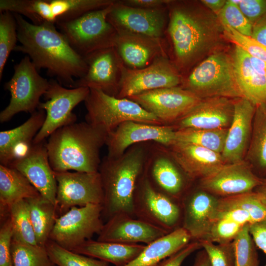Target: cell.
<instances>
[{"mask_svg":"<svg viewBox=\"0 0 266 266\" xmlns=\"http://www.w3.org/2000/svg\"><path fill=\"white\" fill-rule=\"evenodd\" d=\"M167 7L165 38L170 44V60L183 76L216 45L223 28L216 16L195 2L169 0Z\"/></svg>","mask_w":266,"mask_h":266,"instance_id":"obj_1","label":"cell"},{"mask_svg":"<svg viewBox=\"0 0 266 266\" xmlns=\"http://www.w3.org/2000/svg\"><path fill=\"white\" fill-rule=\"evenodd\" d=\"M13 14L20 43L14 51L27 54L37 70L46 69L61 85L71 88L75 80L87 72L85 58L73 49L55 24L35 25Z\"/></svg>","mask_w":266,"mask_h":266,"instance_id":"obj_2","label":"cell"},{"mask_svg":"<svg viewBox=\"0 0 266 266\" xmlns=\"http://www.w3.org/2000/svg\"><path fill=\"white\" fill-rule=\"evenodd\" d=\"M108 134L87 122L74 123L53 132L46 143L55 172H98L100 151Z\"/></svg>","mask_w":266,"mask_h":266,"instance_id":"obj_3","label":"cell"},{"mask_svg":"<svg viewBox=\"0 0 266 266\" xmlns=\"http://www.w3.org/2000/svg\"><path fill=\"white\" fill-rule=\"evenodd\" d=\"M144 156L142 149L134 148L116 158L107 157L100 165L104 192L102 216L107 220L118 215L135 217L134 195L143 174Z\"/></svg>","mask_w":266,"mask_h":266,"instance_id":"obj_4","label":"cell"},{"mask_svg":"<svg viewBox=\"0 0 266 266\" xmlns=\"http://www.w3.org/2000/svg\"><path fill=\"white\" fill-rule=\"evenodd\" d=\"M181 85L201 99L213 97L242 98L233 58L223 52L213 53L194 67L183 77Z\"/></svg>","mask_w":266,"mask_h":266,"instance_id":"obj_5","label":"cell"},{"mask_svg":"<svg viewBox=\"0 0 266 266\" xmlns=\"http://www.w3.org/2000/svg\"><path fill=\"white\" fill-rule=\"evenodd\" d=\"M84 101L86 122L108 134L127 121L161 125L154 114L128 98H118L103 91L90 89Z\"/></svg>","mask_w":266,"mask_h":266,"instance_id":"obj_6","label":"cell"},{"mask_svg":"<svg viewBox=\"0 0 266 266\" xmlns=\"http://www.w3.org/2000/svg\"><path fill=\"white\" fill-rule=\"evenodd\" d=\"M112 4L57 23L56 27L73 49L84 57L96 51L114 47L117 32L107 20Z\"/></svg>","mask_w":266,"mask_h":266,"instance_id":"obj_7","label":"cell"},{"mask_svg":"<svg viewBox=\"0 0 266 266\" xmlns=\"http://www.w3.org/2000/svg\"><path fill=\"white\" fill-rule=\"evenodd\" d=\"M116 0H0V12L9 11L40 25L75 19L87 12L106 7Z\"/></svg>","mask_w":266,"mask_h":266,"instance_id":"obj_8","label":"cell"},{"mask_svg":"<svg viewBox=\"0 0 266 266\" xmlns=\"http://www.w3.org/2000/svg\"><path fill=\"white\" fill-rule=\"evenodd\" d=\"M14 70L13 76L4 85L5 89L10 92V99L0 113V123L9 121L21 112L33 113L49 87V81L40 75L28 56L14 66Z\"/></svg>","mask_w":266,"mask_h":266,"instance_id":"obj_9","label":"cell"},{"mask_svg":"<svg viewBox=\"0 0 266 266\" xmlns=\"http://www.w3.org/2000/svg\"><path fill=\"white\" fill-rule=\"evenodd\" d=\"M133 210L135 217L167 233L182 227L180 201L156 189L143 173L136 186Z\"/></svg>","mask_w":266,"mask_h":266,"instance_id":"obj_10","label":"cell"},{"mask_svg":"<svg viewBox=\"0 0 266 266\" xmlns=\"http://www.w3.org/2000/svg\"><path fill=\"white\" fill-rule=\"evenodd\" d=\"M102 205L73 207L57 217L49 239L72 251L101 232Z\"/></svg>","mask_w":266,"mask_h":266,"instance_id":"obj_11","label":"cell"},{"mask_svg":"<svg viewBox=\"0 0 266 266\" xmlns=\"http://www.w3.org/2000/svg\"><path fill=\"white\" fill-rule=\"evenodd\" d=\"M90 91L87 87L66 88L58 81L49 80V87L43 95L46 101L40 102L37 108L45 111V120L33 144L40 143L57 129L75 123L77 116L72 110L85 101Z\"/></svg>","mask_w":266,"mask_h":266,"instance_id":"obj_12","label":"cell"},{"mask_svg":"<svg viewBox=\"0 0 266 266\" xmlns=\"http://www.w3.org/2000/svg\"><path fill=\"white\" fill-rule=\"evenodd\" d=\"M121 77L117 98H128L163 88L179 87L183 76L168 56L156 59L147 66L131 69L121 63Z\"/></svg>","mask_w":266,"mask_h":266,"instance_id":"obj_13","label":"cell"},{"mask_svg":"<svg viewBox=\"0 0 266 266\" xmlns=\"http://www.w3.org/2000/svg\"><path fill=\"white\" fill-rule=\"evenodd\" d=\"M54 174L57 184V209L61 215L73 207L102 205L104 192L99 171H54Z\"/></svg>","mask_w":266,"mask_h":266,"instance_id":"obj_14","label":"cell"},{"mask_svg":"<svg viewBox=\"0 0 266 266\" xmlns=\"http://www.w3.org/2000/svg\"><path fill=\"white\" fill-rule=\"evenodd\" d=\"M117 32L165 38L168 20L167 7L143 9L125 5L116 0L107 16Z\"/></svg>","mask_w":266,"mask_h":266,"instance_id":"obj_15","label":"cell"},{"mask_svg":"<svg viewBox=\"0 0 266 266\" xmlns=\"http://www.w3.org/2000/svg\"><path fill=\"white\" fill-rule=\"evenodd\" d=\"M128 99L154 114L163 124L178 121L201 100L191 91L179 86L160 88Z\"/></svg>","mask_w":266,"mask_h":266,"instance_id":"obj_16","label":"cell"},{"mask_svg":"<svg viewBox=\"0 0 266 266\" xmlns=\"http://www.w3.org/2000/svg\"><path fill=\"white\" fill-rule=\"evenodd\" d=\"M84 58L88 65L87 72L75 80L71 88L98 89L116 97L121 77L122 60L115 48L99 50Z\"/></svg>","mask_w":266,"mask_h":266,"instance_id":"obj_17","label":"cell"},{"mask_svg":"<svg viewBox=\"0 0 266 266\" xmlns=\"http://www.w3.org/2000/svg\"><path fill=\"white\" fill-rule=\"evenodd\" d=\"M263 181L243 160L224 164L212 174L200 179V187L222 198L253 191Z\"/></svg>","mask_w":266,"mask_h":266,"instance_id":"obj_18","label":"cell"},{"mask_svg":"<svg viewBox=\"0 0 266 266\" xmlns=\"http://www.w3.org/2000/svg\"><path fill=\"white\" fill-rule=\"evenodd\" d=\"M175 130L172 126L157 125L127 121L119 125L107 135L109 158L122 156L128 147L136 143L155 141L166 145H171L176 141Z\"/></svg>","mask_w":266,"mask_h":266,"instance_id":"obj_19","label":"cell"},{"mask_svg":"<svg viewBox=\"0 0 266 266\" xmlns=\"http://www.w3.org/2000/svg\"><path fill=\"white\" fill-rule=\"evenodd\" d=\"M45 140L33 144L24 154L9 165L21 172L40 195L57 207V184L49 161Z\"/></svg>","mask_w":266,"mask_h":266,"instance_id":"obj_20","label":"cell"},{"mask_svg":"<svg viewBox=\"0 0 266 266\" xmlns=\"http://www.w3.org/2000/svg\"><path fill=\"white\" fill-rule=\"evenodd\" d=\"M219 198L201 189L184 195L180 203L182 209V227L192 240H206L216 220Z\"/></svg>","mask_w":266,"mask_h":266,"instance_id":"obj_21","label":"cell"},{"mask_svg":"<svg viewBox=\"0 0 266 266\" xmlns=\"http://www.w3.org/2000/svg\"><path fill=\"white\" fill-rule=\"evenodd\" d=\"M114 47L124 66L131 69L145 67L160 57L168 56L165 37L117 32Z\"/></svg>","mask_w":266,"mask_h":266,"instance_id":"obj_22","label":"cell"},{"mask_svg":"<svg viewBox=\"0 0 266 266\" xmlns=\"http://www.w3.org/2000/svg\"><path fill=\"white\" fill-rule=\"evenodd\" d=\"M234 112L221 154L225 164L241 161L251 136L256 106L244 98L233 100Z\"/></svg>","mask_w":266,"mask_h":266,"instance_id":"obj_23","label":"cell"},{"mask_svg":"<svg viewBox=\"0 0 266 266\" xmlns=\"http://www.w3.org/2000/svg\"><path fill=\"white\" fill-rule=\"evenodd\" d=\"M168 233L141 219L127 215H116L106 221L97 240L147 245Z\"/></svg>","mask_w":266,"mask_h":266,"instance_id":"obj_24","label":"cell"},{"mask_svg":"<svg viewBox=\"0 0 266 266\" xmlns=\"http://www.w3.org/2000/svg\"><path fill=\"white\" fill-rule=\"evenodd\" d=\"M233 112V100L232 99L223 97L202 99L189 113L178 120V129H228Z\"/></svg>","mask_w":266,"mask_h":266,"instance_id":"obj_25","label":"cell"},{"mask_svg":"<svg viewBox=\"0 0 266 266\" xmlns=\"http://www.w3.org/2000/svg\"><path fill=\"white\" fill-rule=\"evenodd\" d=\"M171 146L174 159L190 180L203 178L225 164L221 154L197 145L175 141Z\"/></svg>","mask_w":266,"mask_h":266,"instance_id":"obj_26","label":"cell"},{"mask_svg":"<svg viewBox=\"0 0 266 266\" xmlns=\"http://www.w3.org/2000/svg\"><path fill=\"white\" fill-rule=\"evenodd\" d=\"M45 118V111L38 109L20 126L0 132V165L9 166L12 162L28 151Z\"/></svg>","mask_w":266,"mask_h":266,"instance_id":"obj_27","label":"cell"},{"mask_svg":"<svg viewBox=\"0 0 266 266\" xmlns=\"http://www.w3.org/2000/svg\"><path fill=\"white\" fill-rule=\"evenodd\" d=\"M236 82L242 98L255 106L266 103V77L251 65L249 55L235 45L232 57Z\"/></svg>","mask_w":266,"mask_h":266,"instance_id":"obj_28","label":"cell"},{"mask_svg":"<svg viewBox=\"0 0 266 266\" xmlns=\"http://www.w3.org/2000/svg\"><path fill=\"white\" fill-rule=\"evenodd\" d=\"M145 246L143 244H125L90 239L72 251L110 263L115 266H125L133 261Z\"/></svg>","mask_w":266,"mask_h":266,"instance_id":"obj_29","label":"cell"},{"mask_svg":"<svg viewBox=\"0 0 266 266\" xmlns=\"http://www.w3.org/2000/svg\"><path fill=\"white\" fill-rule=\"evenodd\" d=\"M40 194L28 179L16 169L0 165V218L9 215L14 203L39 196Z\"/></svg>","mask_w":266,"mask_h":266,"instance_id":"obj_30","label":"cell"},{"mask_svg":"<svg viewBox=\"0 0 266 266\" xmlns=\"http://www.w3.org/2000/svg\"><path fill=\"white\" fill-rule=\"evenodd\" d=\"M191 240L189 233L180 227L145 245L141 253L125 266H154L181 249Z\"/></svg>","mask_w":266,"mask_h":266,"instance_id":"obj_31","label":"cell"},{"mask_svg":"<svg viewBox=\"0 0 266 266\" xmlns=\"http://www.w3.org/2000/svg\"><path fill=\"white\" fill-rule=\"evenodd\" d=\"M150 174V177L145 175L156 189L180 201L185 187V179L172 162L166 158H158L154 162Z\"/></svg>","mask_w":266,"mask_h":266,"instance_id":"obj_32","label":"cell"},{"mask_svg":"<svg viewBox=\"0 0 266 266\" xmlns=\"http://www.w3.org/2000/svg\"><path fill=\"white\" fill-rule=\"evenodd\" d=\"M26 200L37 244L45 247L57 218V207L41 195Z\"/></svg>","mask_w":266,"mask_h":266,"instance_id":"obj_33","label":"cell"},{"mask_svg":"<svg viewBox=\"0 0 266 266\" xmlns=\"http://www.w3.org/2000/svg\"><path fill=\"white\" fill-rule=\"evenodd\" d=\"M247 157L256 166L266 169V103L256 106Z\"/></svg>","mask_w":266,"mask_h":266,"instance_id":"obj_34","label":"cell"},{"mask_svg":"<svg viewBox=\"0 0 266 266\" xmlns=\"http://www.w3.org/2000/svg\"><path fill=\"white\" fill-rule=\"evenodd\" d=\"M228 129H178L175 131L176 141L189 143L222 154Z\"/></svg>","mask_w":266,"mask_h":266,"instance_id":"obj_35","label":"cell"},{"mask_svg":"<svg viewBox=\"0 0 266 266\" xmlns=\"http://www.w3.org/2000/svg\"><path fill=\"white\" fill-rule=\"evenodd\" d=\"M9 216L13 227V238L23 243L37 245L27 200L13 203L9 208Z\"/></svg>","mask_w":266,"mask_h":266,"instance_id":"obj_36","label":"cell"},{"mask_svg":"<svg viewBox=\"0 0 266 266\" xmlns=\"http://www.w3.org/2000/svg\"><path fill=\"white\" fill-rule=\"evenodd\" d=\"M12 266H55L45 247L33 245L13 238L11 245Z\"/></svg>","mask_w":266,"mask_h":266,"instance_id":"obj_37","label":"cell"},{"mask_svg":"<svg viewBox=\"0 0 266 266\" xmlns=\"http://www.w3.org/2000/svg\"><path fill=\"white\" fill-rule=\"evenodd\" d=\"M218 206L236 208L247 212L250 215L253 224L266 219V208L256 192L219 198Z\"/></svg>","mask_w":266,"mask_h":266,"instance_id":"obj_38","label":"cell"},{"mask_svg":"<svg viewBox=\"0 0 266 266\" xmlns=\"http://www.w3.org/2000/svg\"><path fill=\"white\" fill-rule=\"evenodd\" d=\"M48 256L57 266H107V263L77 253L49 240L45 245Z\"/></svg>","mask_w":266,"mask_h":266,"instance_id":"obj_39","label":"cell"},{"mask_svg":"<svg viewBox=\"0 0 266 266\" xmlns=\"http://www.w3.org/2000/svg\"><path fill=\"white\" fill-rule=\"evenodd\" d=\"M0 80L11 52L18 41L17 22L13 13L0 12Z\"/></svg>","mask_w":266,"mask_h":266,"instance_id":"obj_40","label":"cell"},{"mask_svg":"<svg viewBox=\"0 0 266 266\" xmlns=\"http://www.w3.org/2000/svg\"><path fill=\"white\" fill-rule=\"evenodd\" d=\"M232 243L235 266H259L256 246L249 232V225L242 228Z\"/></svg>","mask_w":266,"mask_h":266,"instance_id":"obj_41","label":"cell"},{"mask_svg":"<svg viewBox=\"0 0 266 266\" xmlns=\"http://www.w3.org/2000/svg\"><path fill=\"white\" fill-rule=\"evenodd\" d=\"M216 16L222 26H228L244 35L251 36L253 25L233 0H227Z\"/></svg>","mask_w":266,"mask_h":266,"instance_id":"obj_42","label":"cell"},{"mask_svg":"<svg viewBox=\"0 0 266 266\" xmlns=\"http://www.w3.org/2000/svg\"><path fill=\"white\" fill-rule=\"evenodd\" d=\"M225 37L250 56L266 62V46L251 36L244 35L228 26H222Z\"/></svg>","mask_w":266,"mask_h":266,"instance_id":"obj_43","label":"cell"},{"mask_svg":"<svg viewBox=\"0 0 266 266\" xmlns=\"http://www.w3.org/2000/svg\"><path fill=\"white\" fill-rule=\"evenodd\" d=\"M199 242L206 252L211 266H235L232 242L217 244L208 240Z\"/></svg>","mask_w":266,"mask_h":266,"instance_id":"obj_44","label":"cell"},{"mask_svg":"<svg viewBox=\"0 0 266 266\" xmlns=\"http://www.w3.org/2000/svg\"><path fill=\"white\" fill-rule=\"evenodd\" d=\"M244 226L229 219H217L204 240L216 243L232 242Z\"/></svg>","mask_w":266,"mask_h":266,"instance_id":"obj_45","label":"cell"},{"mask_svg":"<svg viewBox=\"0 0 266 266\" xmlns=\"http://www.w3.org/2000/svg\"><path fill=\"white\" fill-rule=\"evenodd\" d=\"M4 219L0 229V266H12L13 227L9 216Z\"/></svg>","mask_w":266,"mask_h":266,"instance_id":"obj_46","label":"cell"},{"mask_svg":"<svg viewBox=\"0 0 266 266\" xmlns=\"http://www.w3.org/2000/svg\"><path fill=\"white\" fill-rule=\"evenodd\" d=\"M253 25L266 16V0H233Z\"/></svg>","mask_w":266,"mask_h":266,"instance_id":"obj_47","label":"cell"},{"mask_svg":"<svg viewBox=\"0 0 266 266\" xmlns=\"http://www.w3.org/2000/svg\"><path fill=\"white\" fill-rule=\"evenodd\" d=\"M202 248L198 241H192L180 250L154 266H181L184 261L194 252Z\"/></svg>","mask_w":266,"mask_h":266,"instance_id":"obj_48","label":"cell"},{"mask_svg":"<svg viewBox=\"0 0 266 266\" xmlns=\"http://www.w3.org/2000/svg\"><path fill=\"white\" fill-rule=\"evenodd\" d=\"M249 232L256 246L266 255V219L250 225Z\"/></svg>","mask_w":266,"mask_h":266,"instance_id":"obj_49","label":"cell"},{"mask_svg":"<svg viewBox=\"0 0 266 266\" xmlns=\"http://www.w3.org/2000/svg\"><path fill=\"white\" fill-rule=\"evenodd\" d=\"M123 4L139 8L153 9L166 6L169 0H119Z\"/></svg>","mask_w":266,"mask_h":266,"instance_id":"obj_50","label":"cell"},{"mask_svg":"<svg viewBox=\"0 0 266 266\" xmlns=\"http://www.w3.org/2000/svg\"><path fill=\"white\" fill-rule=\"evenodd\" d=\"M251 36L266 46V16L253 25Z\"/></svg>","mask_w":266,"mask_h":266,"instance_id":"obj_51","label":"cell"},{"mask_svg":"<svg viewBox=\"0 0 266 266\" xmlns=\"http://www.w3.org/2000/svg\"><path fill=\"white\" fill-rule=\"evenodd\" d=\"M226 1V0H201L200 2L205 7L211 10L216 16L224 7Z\"/></svg>","mask_w":266,"mask_h":266,"instance_id":"obj_52","label":"cell"},{"mask_svg":"<svg viewBox=\"0 0 266 266\" xmlns=\"http://www.w3.org/2000/svg\"><path fill=\"white\" fill-rule=\"evenodd\" d=\"M192 266H211L208 256L204 249L197 253Z\"/></svg>","mask_w":266,"mask_h":266,"instance_id":"obj_53","label":"cell"},{"mask_svg":"<svg viewBox=\"0 0 266 266\" xmlns=\"http://www.w3.org/2000/svg\"><path fill=\"white\" fill-rule=\"evenodd\" d=\"M255 192L266 208V181H263L262 184L257 188Z\"/></svg>","mask_w":266,"mask_h":266,"instance_id":"obj_54","label":"cell"}]
</instances>
